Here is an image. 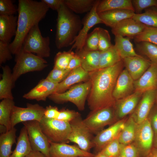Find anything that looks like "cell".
I'll return each mask as SVG.
<instances>
[{
    "label": "cell",
    "instance_id": "cell-24",
    "mask_svg": "<svg viewBox=\"0 0 157 157\" xmlns=\"http://www.w3.org/2000/svg\"><path fill=\"white\" fill-rule=\"evenodd\" d=\"M89 79V73L79 67L71 71L66 77L58 84L55 93L64 92L71 85Z\"/></svg>",
    "mask_w": 157,
    "mask_h": 157
},
{
    "label": "cell",
    "instance_id": "cell-40",
    "mask_svg": "<svg viewBox=\"0 0 157 157\" xmlns=\"http://www.w3.org/2000/svg\"><path fill=\"white\" fill-rule=\"evenodd\" d=\"M99 27L95 28L88 33L85 41L83 49L86 51L99 50Z\"/></svg>",
    "mask_w": 157,
    "mask_h": 157
},
{
    "label": "cell",
    "instance_id": "cell-3",
    "mask_svg": "<svg viewBox=\"0 0 157 157\" xmlns=\"http://www.w3.org/2000/svg\"><path fill=\"white\" fill-rule=\"evenodd\" d=\"M57 12L55 43L56 47L60 49L74 44L82 24L80 17L64 3Z\"/></svg>",
    "mask_w": 157,
    "mask_h": 157
},
{
    "label": "cell",
    "instance_id": "cell-46",
    "mask_svg": "<svg viewBox=\"0 0 157 157\" xmlns=\"http://www.w3.org/2000/svg\"><path fill=\"white\" fill-rule=\"evenodd\" d=\"M10 43L0 40V65L12 59V52L10 48Z\"/></svg>",
    "mask_w": 157,
    "mask_h": 157
},
{
    "label": "cell",
    "instance_id": "cell-18",
    "mask_svg": "<svg viewBox=\"0 0 157 157\" xmlns=\"http://www.w3.org/2000/svg\"><path fill=\"white\" fill-rule=\"evenodd\" d=\"M135 91L143 93L157 89V64L151 63L150 67L137 80L134 81Z\"/></svg>",
    "mask_w": 157,
    "mask_h": 157
},
{
    "label": "cell",
    "instance_id": "cell-7",
    "mask_svg": "<svg viewBox=\"0 0 157 157\" xmlns=\"http://www.w3.org/2000/svg\"><path fill=\"white\" fill-rule=\"evenodd\" d=\"M42 130L50 142L67 143L71 132L69 122L56 119H49L43 117L39 122Z\"/></svg>",
    "mask_w": 157,
    "mask_h": 157
},
{
    "label": "cell",
    "instance_id": "cell-59",
    "mask_svg": "<svg viewBox=\"0 0 157 157\" xmlns=\"http://www.w3.org/2000/svg\"><path fill=\"white\" fill-rule=\"evenodd\" d=\"M119 157H125L122 156H120Z\"/></svg>",
    "mask_w": 157,
    "mask_h": 157
},
{
    "label": "cell",
    "instance_id": "cell-13",
    "mask_svg": "<svg viewBox=\"0 0 157 157\" xmlns=\"http://www.w3.org/2000/svg\"><path fill=\"white\" fill-rule=\"evenodd\" d=\"M99 0H97L91 10L88 13L82 20V27L70 49H75L76 51L82 50L90 30L95 25L103 24L97 11Z\"/></svg>",
    "mask_w": 157,
    "mask_h": 157
},
{
    "label": "cell",
    "instance_id": "cell-22",
    "mask_svg": "<svg viewBox=\"0 0 157 157\" xmlns=\"http://www.w3.org/2000/svg\"><path fill=\"white\" fill-rule=\"evenodd\" d=\"M157 90L144 92L135 113L133 114L136 122L139 124L148 118V116L156 99Z\"/></svg>",
    "mask_w": 157,
    "mask_h": 157
},
{
    "label": "cell",
    "instance_id": "cell-8",
    "mask_svg": "<svg viewBox=\"0 0 157 157\" xmlns=\"http://www.w3.org/2000/svg\"><path fill=\"white\" fill-rule=\"evenodd\" d=\"M81 115L69 122L71 131L68 138L69 141L76 144L84 151L90 152L94 147L91 132L83 123Z\"/></svg>",
    "mask_w": 157,
    "mask_h": 157
},
{
    "label": "cell",
    "instance_id": "cell-39",
    "mask_svg": "<svg viewBox=\"0 0 157 157\" xmlns=\"http://www.w3.org/2000/svg\"><path fill=\"white\" fill-rule=\"evenodd\" d=\"M75 53L71 50L67 51L59 52L56 54L54 60V68L65 70Z\"/></svg>",
    "mask_w": 157,
    "mask_h": 157
},
{
    "label": "cell",
    "instance_id": "cell-56",
    "mask_svg": "<svg viewBox=\"0 0 157 157\" xmlns=\"http://www.w3.org/2000/svg\"><path fill=\"white\" fill-rule=\"evenodd\" d=\"M94 157H108L105 155L102 154L100 152L95 155Z\"/></svg>",
    "mask_w": 157,
    "mask_h": 157
},
{
    "label": "cell",
    "instance_id": "cell-1",
    "mask_svg": "<svg viewBox=\"0 0 157 157\" xmlns=\"http://www.w3.org/2000/svg\"><path fill=\"white\" fill-rule=\"evenodd\" d=\"M124 65L122 60L112 66L89 73L91 85L87 99L91 111L114 106L113 92Z\"/></svg>",
    "mask_w": 157,
    "mask_h": 157
},
{
    "label": "cell",
    "instance_id": "cell-45",
    "mask_svg": "<svg viewBox=\"0 0 157 157\" xmlns=\"http://www.w3.org/2000/svg\"><path fill=\"white\" fill-rule=\"evenodd\" d=\"M132 2L136 14L141 13L143 10L150 7H157V0H133Z\"/></svg>",
    "mask_w": 157,
    "mask_h": 157
},
{
    "label": "cell",
    "instance_id": "cell-42",
    "mask_svg": "<svg viewBox=\"0 0 157 157\" xmlns=\"http://www.w3.org/2000/svg\"><path fill=\"white\" fill-rule=\"evenodd\" d=\"M99 50L105 51L111 47L113 45L111 41L109 33L107 30L99 27Z\"/></svg>",
    "mask_w": 157,
    "mask_h": 157
},
{
    "label": "cell",
    "instance_id": "cell-30",
    "mask_svg": "<svg viewBox=\"0 0 157 157\" xmlns=\"http://www.w3.org/2000/svg\"><path fill=\"white\" fill-rule=\"evenodd\" d=\"M16 129L14 127L0 136V157H9L12 147L16 143Z\"/></svg>",
    "mask_w": 157,
    "mask_h": 157
},
{
    "label": "cell",
    "instance_id": "cell-27",
    "mask_svg": "<svg viewBox=\"0 0 157 157\" xmlns=\"http://www.w3.org/2000/svg\"><path fill=\"white\" fill-rule=\"evenodd\" d=\"M81 60V67L89 73L99 69L100 51H86L83 49L76 51Z\"/></svg>",
    "mask_w": 157,
    "mask_h": 157
},
{
    "label": "cell",
    "instance_id": "cell-34",
    "mask_svg": "<svg viewBox=\"0 0 157 157\" xmlns=\"http://www.w3.org/2000/svg\"><path fill=\"white\" fill-rule=\"evenodd\" d=\"M97 0H64L67 7L75 13H88L93 8Z\"/></svg>",
    "mask_w": 157,
    "mask_h": 157
},
{
    "label": "cell",
    "instance_id": "cell-17",
    "mask_svg": "<svg viewBox=\"0 0 157 157\" xmlns=\"http://www.w3.org/2000/svg\"><path fill=\"white\" fill-rule=\"evenodd\" d=\"M58 84L46 78L43 79L35 87L24 94L23 97L27 99L45 101L50 95L55 92Z\"/></svg>",
    "mask_w": 157,
    "mask_h": 157
},
{
    "label": "cell",
    "instance_id": "cell-5",
    "mask_svg": "<svg viewBox=\"0 0 157 157\" xmlns=\"http://www.w3.org/2000/svg\"><path fill=\"white\" fill-rule=\"evenodd\" d=\"M91 85L89 79L84 83L73 86L64 92L53 93L48 98L54 103L58 104L70 102L74 104L79 110H83Z\"/></svg>",
    "mask_w": 157,
    "mask_h": 157
},
{
    "label": "cell",
    "instance_id": "cell-52",
    "mask_svg": "<svg viewBox=\"0 0 157 157\" xmlns=\"http://www.w3.org/2000/svg\"><path fill=\"white\" fill-rule=\"evenodd\" d=\"M149 119L155 137L157 135V111L154 112Z\"/></svg>",
    "mask_w": 157,
    "mask_h": 157
},
{
    "label": "cell",
    "instance_id": "cell-31",
    "mask_svg": "<svg viewBox=\"0 0 157 157\" xmlns=\"http://www.w3.org/2000/svg\"><path fill=\"white\" fill-rule=\"evenodd\" d=\"M114 45L105 51H100L99 69L112 66L122 60Z\"/></svg>",
    "mask_w": 157,
    "mask_h": 157
},
{
    "label": "cell",
    "instance_id": "cell-37",
    "mask_svg": "<svg viewBox=\"0 0 157 157\" xmlns=\"http://www.w3.org/2000/svg\"><path fill=\"white\" fill-rule=\"evenodd\" d=\"M136 48L141 53L146 55L152 63L157 64V45L146 42L136 43Z\"/></svg>",
    "mask_w": 157,
    "mask_h": 157
},
{
    "label": "cell",
    "instance_id": "cell-23",
    "mask_svg": "<svg viewBox=\"0 0 157 157\" xmlns=\"http://www.w3.org/2000/svg\"><path fill=\"white\" fill-rule=\"evenodd\" d=\"M135 14L132 10L124 9L109 10L98 13L103 24L111 28L123 20L132 18Z\"/></svg>",
    "mask_w": 157,
    "mask_h": 157
},
{
    "label": "cell",
    "instance_id": "cell-4",
    "mask_svg": "<svg viewBox=\"0 0 157 157\" xmlns=\"http://www.w3.org/2000/svg\"><path fill=\"white\" fill-rule=\"evenodd\" d=\"M15 64L12 72L14 82L22 75L27 73L41 71L48 66L44 58L22 49L15 55Z\"/></svg>",
    "mask_w": 157,
    "mask_h": 157
},
{
    "label": "cell",
    "instance_id": "cell-21",
    "mask_svg": "<svg viewBox=\"0 0 157 157\" xmlns=\"http://www.w3.org/2000/svg\"><path fill=\"white\" fill-rule=\"evenodd\" d=\"M122 60L126 69L134 81L138 79L151 63L141 56L128 57Z\"/></svg>",
    "mask_w": 157,
    "mask_h": 157
},
{
    "label": "cell",
    "instance_id": "cell-15",
    "mask_svg": "<svg viewBox=\"0 0 157 157\" xmlns=\"http://www.w3.org/2000/svg\"><path fill=\"white\" fill-rule=\"evenodd\" d=\"M49 157H94L95 155L66 143L50 142Z\"/></svg>",
    "mask_w": 157,
    "mask_h": 157
},
{
    "label": "cell",
    "instance_id": "cell-51",
    "mask_svg": "<svg viewBox=\"0 0 157 157\" xmlns=\"http://www.w3.org/2000/svg\"><path fill=\"white\" fill-rule=\"evenodd\" d=\"M51 9L57 11L64 3V0H42Z\"/></svg>",
    "mask_w": 157,
    "mask_h": 157
},
{
    "label": "cell",
    "instance_id": "cell-32",
    "mask_svg": "<svg viewBox=\"0 0 157 157\" xmlns=\"http://www.w3.org/2000/svg\"><path fill=\"white\" fill-rule=\"evenodd\" d=\"M130 39L119 35L115 36L114 45L122 59L128 57L140 56L135 51Z\"/></svg>",
    "mask_w": 157,
    "mask_h": 157
},
{
    "label": "cell",
    "instance_id": "cell-44",
    "mask_svg": "<svg viewBox=\"0 0 157 157\" xmlns=\"http://www.w3.org/2000/svg\"><path fill=\"white\" fill-rule=\"evenodd\" d=\"M17 12L16 8L11 0H0V15H14Z\"/></svg>",
    "mask_w": 157,
    "mask_h": 157
},
{
    "label": "cell",
    "instance_id": "cell-9",
    "mask_svg": "<svg viewBox=\"0 0 157 157\" xmlns=\"http://www.w3.org/2000/svg\"><path fill=\"white\" fill-rule=\"evenodd\" d=\"M22 123L26 128L32 150L39 151L46 157H49L50 141L43 132L40 122L33 120Z\"/></svg>",
    "mask_w": 157,
    "mask_h": 157
},
{
    "label": "cell",
    "instance_id": "cell-35",
    "mask_svg": "<svg viewBox=\"0 0 157 157\" xmlns=\"http://www.w3.org/2000/svg\"><path fill=\"white\" fill-rule=\"evenodd\" d=\"M15 105L13 99H4L0 102V124L5 126L8 131L11 129L10 116Z\"/></svg>",
    "mask_w": 157,
    "mask_h": 157
},
{
    "label": "cell",
    "instance_id": "cell-28",
    "mask_svg": "<svg viewBox=\"0 0 157 157\" xmlns=\"http://www.w3.org/2000/svg\"><path fill=\"white\" fill-rule=\"evenodd\" d=\"M117 9L128 10L135 12L131 0H99L97 8V11L98 13L106 11Z\"/></svg>",
    "mask_w": 157,
    "mask_h": 157
},
{
    "label": "cell",
    "instance_id": "cell-55",
    "mask_svg": "<svg viewBox=\"0 0 157 157\" xmlns=\"http://www.w3.org/2000/svg\"><path fill=\"white\" fill-rule=\"evenodd\" d=\"M0 132L1 134L5 133L7 131V128L5 126L0 124Z\"/></svg>",
    "mask_w": 157,
    "mask_h": 157
},
{
    "label": "cell",
    "instance_id": "cell-33",
    "mask_svg": "<svg viewBox=\"0 0 157 157\" xmlns=\"http://www.w3.org/2000/svg\"><path fill=\"white\" fill-rule=\"evenodd\" d=\"M137 124L133 114L125 122L124 127L119 136L121 144H130L134 141Z\"/></svg>",
    "mask_w": 157,
    "mask_h": 157
},
{
    "label": "cell",
    "instance_id": "cell-38",
    "mask_svg": "<svg viewBox=\"0 0 157 157\" xmlns=\"http://www.w3.org/2000/svg\"><path fill=\"white\" fill-rule=\"evenodd\" d=\"M135 42H146L157 45V28L147 26L143 31L134 38Z\"/></svg>",
    "mask_w": 157,
    "mask_h": 157
},
{
    "label": "cell",
    "instance_id": "cell-12",
    "mask_svg": "<svg viewBox=\"0 0 157 157\" xmlns=\"http://www.w3.org/2000/svg\"><path fill=\"white\" fill-rule=\"evenodd\" d=\"M154 132L148 118L137 124L134 141L139 151L146 156L152 147Z\"/></svg>",
    "mask_w": 157,
    "mask_h": 157
},
{
    "label": "cell",
    "instance_id": "cell-48",
    "mask_svg": "<svg viewBox=\"0 0 157 157\" xmlns=\"http://www.w3.org/2000/svg\"><path fill=\"white\" fill-rule=\"evenodd\" d=\"M80 115L78 113L75 111L62 109L60 111L58 116L56 119L69 123Z\"/></svg>",
    "mask_w": 157,
    "mask_h": 157
},
{
    "label": "cell",
    "instance_id": "cell-20",
    "mask_svg": "<svg viewBox=\"0 0 157 157\" xmlns=\"http://www.w3.org/2000/svg\"><path fill=\"white\" fill-rule=\"evenodd\" d=\"M143 93L135 91L131 94L117 100L114 106L116 118L122 119L131 113L137 106Z\"/></svg>",
    "mask_w": 157,
    "mask_h": 157
},
{
    "label": "cell",
    "instance_id": "cell-57",
    "mask_svg": "<svg viewBox=\"0 0 157 157\" xmlns=\"http://www.w3.org/2000/svg\"><path fill=\"white\" fill-rule=\"evenodd\" d=\"M154 145V147L157 148V135L155 137Z\"/></svg>",
    "mask_w": 157,
    "mask_h": 157
},
{
    "label": "cell",
    "instance_id": "cell-54",
    "mask_svg": "<svg viewBox=\"0 0 157 157\" xmlns=\"http://www.w3.org/2000/svg\"><path fill=\"white\" fill-rule=\"evenodd\" d=\"M145 157H157V148L153 147Z\"/></svg>",
    "mask_w": 157,
    "mask_h": 157
},
{
    "label": "cell",
    "instance_id": "cell-29",
    "mask_svg": "<svg viewBox=\"0 0 157 157\" xmlns=\"http://www.w3.org/2000/svg\"><path fill=\"white\" fill-rule=\"evenodd\" d=\"M26 127L21 129L15 149L9 157H25L32 150Z\"/></svg>",
    "mask_w": 157,
    "mask_h": 157
},
{
    "label": "cell",
    "instance_id": "cell-6",
    "mask_svg": "<svg viewBox=\"0 0 157 157\" xmlns=\"http://www.w3.org/2000/svg\"><path fill=\"white\" fill-rule=\"evenodd\" d=\"M50 39L43 37L37 24L33 27L26 36L22 49L28 52L35 53L41 58L49 57L50 55Z\"/></svg>",
    "mask_w": 157,
    "mask_h": 157
},
{
    "label": "cell",
    "instance_id": "cell-49",
    "mask_svg": "<svg viewBox=\"0 0 157 157\" xmlns=\"http://www.w3.org/2000/svg\"><path fill=\"white\" fill-rule=\"evenodd\" d=\"M59 112L57 107L49 105L45 108L44 116L49 119H56Z\"/></svg>",
    "mask_w": 157,
    "mask_h": 157
},
{
    "label": "cell",
    "instance_id": "cell-19",
    "mask_svg": "<svg viewBox=\"0 0 157 157\" xmlns=\"http://www.w3.org/2000/svg\"><path fill=\"white\" fill-rule=\"evenodd\" d=\"M135 90L134 81L125 69L119 75L113 92L114 99L119 100L132 93Z\"/></svg>",
    "mask_w": 157,
    "mask_h": 157
},
{
    "label": "cell",
    "instance_id": "cell-60",
    "mask_svg": "<svg viewBox=\"0 0 157 157\" xmlns=\"http://www.w3.org/2000/svg\"></svg>",
    "mask_w": 157,
    "mask_h": 157
},
{
    "label": "cell",
    "instance_id": "cell-41",
    "mask_svg": "<svg viewBox=\"0 0 157 157\" xmlns=\"http://www.w3.org/2000/svg\"><path fill=\"white\" fill-rule=\"evenodd\" d=\"M122 146L118 137L109 143L99 152L108 157H119Z\"/></svg>",
    "mask_w": 157,
    "mask_h": 157
},
{
    "label": "cell",
    "instance_id": "cell-25",
    "mask_svg": "<svg viewBox=\"0 0 157 157\" xmlns=\"http://www.w3.org/2000/svg\"><path fill=\"white\" fill-rule=\"evenodd\" d=\"M17 22V17L14 15H0V40L10 43L16 35Z\"/></svg>",
    "mask_w": 157,
    "mask_h": 157
},
{
    "label": "cell",
    "instance_id": "cell-43",
    "mask_svg": "<svg viewBox=\"0 0 157 157\" xmlns=\"http://www.w3.org/2000/svg\"><path fill=\"white\" fill-rule=\"evenodd\" d=\"M70 72L66 69L61 70L53 67L46 78L53 83H59L65 78Z\"/></svg>",
    "mask_w": 157,
    "mask_h": 157
},
{
    "label": "cell",
    "instance_id": "cell-47",
    "mask_svg": "<svg viewBox=\"0 0 157 157\" xmlns=\"http://www.w3.org/2000/svg\"><path fill=\"white\" fill-rule=\"evenodd\" d=\"M139 152L137 148L134 144L131 143L125 145H122L119 156L138 157Z\"/></svg>",
    "mask_w": 157,
    "mask_h": 157
},
{
    "label": "cell",
    "instance_id": "cell-16",
    "mask_svg": "<svg viewBox=\"0 0 157 157\" xmlns=\"http://www.w3.org/2000/svg\"><path fill=\"white\" fill-rule=\"evenodd\" d=\"M147 26L130 18L121 21L111 28V31L115 36L119 35L133 39L142 32Z\"/></svg>",
    "mask_w": 157,
    "mask_h": 157
},
{
    "label": "cell",
    "instance_id": "cell-36",
    "mask_svg": "<svg viewBox=\"0 0 157 157\" xmlns=\"http://www.w3.org/2000/svg\"><path fill=\"white\" fill-rule=\"evenodd\" d=\"M132 18L145 25L157 28V10L148 9L144 13H135Z\"/></svg>",
    "mask_w": 157,
    "mask_h": 157
},
{
    "label": "cell",
    "instance_id": "cell-11",
    "mask_svg": "<svg viewBox=\"0 0 157 157\" xmlns=\"http://www.w3.org/2000/svg\"><path fill=\"white\" fill-rule=\"evenodd\" d=\"M45 108L38 104L27 103L25 108L15 105L10 116L11 129L20 122L36 120L40 122L44 115Z\"/></svg>",
    "mask_w": 157,
    "mask_h": 157
},
{
    "label": "cell",
    "instance_id": "cell-26",
    "mask_svg": "<svg viewBox=\"0 0 157 157\" xmlns=\"http://www.w3.org/2000/svg\"><path fill=\"white\" fill-rule=\"evenodd\" d=\"M3 72L0 81V99H14L12 90L15 82L13 79L12 71L7 65L1 66Z\"/></svg>",
    "mask_w": 157,
    "mask_h": 157
},
{
    "label": "cell",
    "instance_id": "cell-2",
    "mask_svg": "<svg viewBox=\"0 0 157 157\" xmlns=\"http://www.w3.org/2000/svg\"><path fill=\"white\" fill-rule=\"evenodd\" d=\"M49 8L41 0H19L17 7V27L16 35L10 48L12 54L21 50L24 40L31 28L46 15Z\"/></svg>",
    "mask_w": 157,
    "mask_h": 157
},
{
    "label": "cell",
    "instance_id": "cell-10",
    "mask_svg": "<svg viewBox=\"0 0 157 157\" xmlns=\"http://www.w3.org/2000/svg\"><path fill=\"white\" fill-rule=\"evenodd\" d=\"M114 108V106L109 107L91 111L83 122L92 133L97 132L106 126L115 123L116 117Z\"/></svg>",
    "mask_w": 157,
    "mask_h": 157
},
{
    "label": "cell",
    "instance_id": "cell-14",
    "mask_svg": "<svg viewBox=\"0 0 157 157\" xmlns=\"http://www.w3.org/2000/svg\"><path fill=\"white\" fill-rule=\"evenodd\" d=\"M125 124L123 121L116 122L98 133L92 140L96 149L100 151L109 143L118 137L124 127Z\"/></svg>",
    "mask_w": 157,
    "mask_h": 157
},
{
    "label": "cell",
    "instance_id": "cell-50",
    "mask_svg": "<svg viewBox=\"0 0 157 157\" xmlns=\"http://www.w3.org/2000/svg\"><path fill=\"white\" fill-rule=\"evenodd\" d=\"M81 60L79 56L75 53L70 60L66 70L70 72L72 70L81 66Z\"/></svg>",
    "mask_w": 157,
    "mask_h": 157
},
{
    "label": "cell",
    "instance_id": "cell-58",
    "mask_svg": "<svg viewBox=\"0 0 157 157\" xmlns=\"http://www.w3.org/2000/svg\"><path fill=\"white\" fill-rule=\"evenodd\" d=\"M156 99H157V94H156Z\"/></svg>",
    "mask_w": 157,
    "mask_h": 157
},
{
    "label": "cell",
    "instance_id": "cell-53",
    "mask_svg": "<svg viewBox=\"0 0 157 157\" xmlns=\"http://www.w3.org/2000/svg\"><path fill=\"white\" fill-rule=\"evenodd\" d=\"M25 157H46L41 152L32 150Z\"/></svg>",
    "mask_w": 157,
    "mask_h": 157
}]
</instances>
